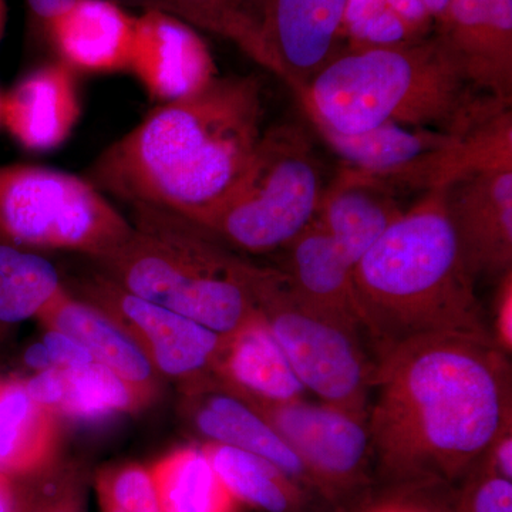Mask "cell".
<instances>
[{"mask_svg":"<svg viewBox=\"0 0 512 512\" xmlns=\"http://www.w3.org/2000/svg\"><path fill=\"white\" fill-rule=\"evenodd\" d=\"M468 271L500 281L512 272V158L478 165L441 188Z\"/></svg>","mask_w":512,"mask_h":512,"instance_id":"obj_12","label":"cell"},{"mask_svg":"<svg viewBox=\"0 0 512 512\" xmlns=\"http://www.w3.org/2000/svg\"><path fill=\"white\" fill-rule=\"evenodd\" d=\"M128 221L126 242L97 259L111 281L221 335L258 313L252 298L258 264L174 212L131 205Z\"/></svg>","mask_w":512,"mask_h":512,"instance_id":"obj_5","label":"cell"},{"mask_svg":"<svg viewBox=\"0 0 512 512\" xmlns=\"http://www.w3.org/2000/svg\"><path fill=\"white\" fill-rule=\"evenodd\" d=\"M387 3L417 37L433 19L421 0H387Z\"/></svg>","mask_w":512,"mask_h":512,"instance_id":"obj_35","label":"cell"},{"mask_svg":"<svg viewBox=\"0 0 512 512\" xmlns=\"http://www.w3.org/2000/svg\"><path fill=\"white\" fill-rule=\"evenodd\" d=\"M6 25V0H0V39L5 32Z\"/></svg>","mask_w":512,"mask_h":512,"instance_id":"obj_39","label":"cell"},{"mask_svg":"<svg viewBox=\"0 0 512 512\" xmlns=\"http://www.w3.org/2000/svg\"><path fill=\"white\" fill-rule=\"evenodd\" d=\"M284 249L285 264L281 271L296 293L316 308L360 329L353 266L318 222L313 221Z\"/></svg>","mask_w":512,"mask_h":512,"instance_id":"obj_23","label":"cell"},{"mask_svg":"<svg viewBox=\"0 0 512 512\" xmlns=\"http://www.w3.org/2000/svg\"><path fill=\"white\" fill-rule=\"evenodd\" d=\"M46 25L62 62L73 70L113 73L128 69L136 19L109 0H74Z\"/></svg>","mask_w":512,"mask_h":512,"instance_id":"obj_20","label":"cell"},{"mask_svg":"<svg viewBox=\"0 0 512 512\" xmlns=\"http://www.w3.org/2000/svg\"><path fill=\"white\" fill-rule=\"evenodd\" d=\"M16 498H18L16 480L0 474V512L15 511Z\"/></svg>","mask_w":512,"mask_h":512,"instance_id":"obj_37","label":"cell"},{"mask_svg":"<svg viewBox=\"0 0 512 512\" xmlns=\"http://www.w3.org/2000/svg\"><path fill=\"white\" fill-rule=\"evenodd\" d=\"M343 30L357 46H394L423 39L414 35L387 0H349Z\"/></svg>","mask_w":512,"mask_h":512,"instance_id":"obj_30","label":"cell"},{"mask_svg":"<svg viewBox=\"0 0 512 512\" xmlns=\"http://www.w3.org/2000/svg\"><path fill=\"white\" fill-rule=\"evenodd\" d=\"M16 483L18 498L13 512H86L87 471L80 464L59 460Z\"/></svg>","mask_w":512,"mask_h":512,"instance_id":"obj_27","label":"cell"},{"mask_svg":"<svg viewBox=\"0 0 512 512\" xmlns=\"http://www.w3.org/2000/svg\"><path fill=\"white\" fill-rule=\"evenodd\" d=\"M426 6L427 10L431 15V18L436 19L437 22L441 18H443L444 13H446L448 0H421Z\"/></svg>","mask_w":512,"mask_h":512,"instance_id":"obj_38","label":"cell"},{"mask_svg":"<svg viewBox=\"0 0 512 512\" xmlns=\"http://www.w3.org/2000/svg\"><path fill=\"white\" fill-rule=\"evenodd\" d=\"M40 346L45 352L49 367H77L96 362L76 340L55 330H49Z\"/></svg>","mask_w":512,"mask_h":512,"instance_id":"obj_32","label":"cell"},{"mask_svg":"<svg viewBox=\"0 0 512 512\" xmlns=\"http://www.w3.org/2000/svg\"><path fill=\"white\" fill-rule=\"evenodd\" d=\"M127 70L160 104L190 96L217 76L207 47L190 25L156 8L136 19Z\"/></svg>","mask_w":512,"mask_h":512,"instance_id":"obj_14","label":"cell"},{"mask_svg":"<svg viewBox=\"0 0 512 512\" xmlns=\"http://www.w3.org/2000/svg\"><path fill=\"white\" fill-rule=\"evenodd\" d=\"M79 288L83 301L106 313L136 342L158 375L183 387L212 377L227 335L127 292L103 272L87 276Z\"/></svg>","mask_w":512,"mask_h":512,"instance_id":"obj_9","label":"cell"},{"mask_svg":"<svg viewBox=\"0 0 512 512\" xmlns=\"http://www.w3.org/2000/svg\"><path fill=\"white\" fill-rule=\"evenodd\" d=\"M375 512H421V511L410 510V508H404V507H386V508H380V510H377Z\"/></svg>","mask_w":512,"mask_h":512,"instance_id":"obj_40","label":"cell"},{"mask_svg":"<svg viewBox=\"0 0 512 512\" xmlns=\"http://www.w3.org/2000/svg\"><path fill=\"white\" fill-rule=\"evenodd\" d=\"M258 0H154L151 8L164 10L187 25L210 30L241 45Z\"/></svg>","mask_w":512,"mask_h":512,"instance_id":"obj_28","label":"cell"},{"mask_svg":"<svg viewBox=\"0 0 512 512\" xmlns=\"http://www.w3.org/2000/svg\"><path fill=\"white\" fill-rule=\"evenodd\" d=\"M64 289L55 266L42 256L0 244V320L37 318Z\"/></svg>","mask_w":512,"mask_h":512,"instance_id":"obj_26","label":"cell"},{"mask_svg":"<svg viewBox=\"0 0 512 512\" xmlns=\"http://www.w3.org/2000/svg\"><path fill=\"white\" fill-rule=\"evenodd\" d=\"M80 116L76 76L63 62L40 67L3 94L2 126L26 150L50 151L62 146Z\"/></svg>","mask_w":512,"mask_h":512,"instance_id":"obj_15","label":"cell"},{"mask_svg":"<svg viewBox=\"0 0 512 512\" xmlns=\"http://www.w3.org/2000/svg\"><path fill=\"white\" fill-rule=\"evenodd\" d=\"M403 212L396 191L343 165L323 190L315 221L355 268Z\"/></svg>","mask_w":512,"mask_h":512,"instance_id":"obj_17","label":"cell"},{"mask_svg":"<svg viewBox=\"0 0 512 512\" xmlns=\"http://www.w3.org/2000/svg\"><path fill=\"white\" fill-rule=\"evenodd\" d=\"M353 293L376 357L427 336L494 339L441 188L424 192L357 262Z\"/></svg>","mask_w":512,"mask_h":512,"instance_id":"obj_3","label":"cell"},{"mask_svg":"<svg viewBox=\"0 0 512 512\" xmlns=\"http://www.w3.org/2000/svg\"><path fill=\"white\" fill-rule=\"evenodd\" d=\"M485 456L490 461V473L512 480V427L498 436Z\"/></svg>","mask_w":512,"mask_h":512,"instance_id":"obj_34","label":"cell"},{"mask_svg":"<svg viewBox=\"0 0 512 512\" xmlns=\"http://www.w3.org/2000/svg\"><path fill=\"white\" fill-rule=\"evenodd\" d=\"M471 512H512L511 481L488 473L474 490Z\"/></svg>","mask_w":512,"mask_h":512,"instance_id":"obj_31","label":"cell"},{"mask_svg":"<svg viewBox=\"0 0 512 512\" xmlns=\"http://www.w3.org/2000/svg\"><path fill=\"white\" fill-rule=\"evenodd\" d=\"M242 402L281 434L301 458L312 487L326 497L336 500L340 495L352 493L365 481L372 454L367 417L305 399L282 403Z\"/></svg>","mask_w":512,"mask_h":512,"instance_id":"obj_10","label":"cell"},{"mask_svg":"<svg viewBox=\"0 0 512 512\" xmlns=\"http://www.w3.org/2000/svg\"><path fill=\"white\" fill-rule=\"evenodd\" d=\"M26 2L33 15L47 23L69 8L74 0H26Z\"/></svg>","mask_w":512,"mask_h":512,"instance_id":"obj_36","label":"cell"},{"mask_svg":"<svg viewBox=\"0 0 512 512\" xmlns=\"http://www.w3.org/2000/svg\"><path fill=\"white\" fill-rule=\"evenodd\" d=\"M500 288L495 301V330L493 338L498 348L512 352V272L498 281Z\"/></svg>","mask_w":512,"mask_h":512,"instance_id":"obj_33","label":"cell"},{"mask_svg":"<svg viewBox=\"0 0 512 512\" xmlns=\"http://www.w3.org/2000/svg\"><path fill=\"white\" fill-rule=\"evenodd\" d=\"M59 417L36 402L25 380L0 377V474L22 480L60 460Z\"/></svg>","mask_w":512,"mask_h":512,"instance_id":"obj_22","label":"cell"},{"mask_svg":"<svg viewBox=\"0 0 512 512\" xmlns=\"http://www.w3.org/2000/svg\"><path fill=\"white\" fill-rule=\"evenodd\" d=\"M264 92L255 76H215L160 104L114 141L89 171L101 192L200 224L238 183L264 134Z\"/></svg>","mask_w":512,"mask_h":512,"instance_id":"obj_2","label":"cell"},{"mask_svg":"<svg viewBox=\"0 0 512 512\" xmlns=\"http://www.w3.org/2000/svg\"><path fill=\"white\" fill-rule=\"evenodd\" d=\"M130 234L128 218L86 178L0 165V238L10 244L80 252L97 261Z\"/></svg>","mask_w":512,"mask_h":512,"instance_id":"obj_8","label":"cell"},{"mask_svg":"<svg viewBox=\"0 0 512 512\" xmlns=\"http://www.w3.org/2000/svg\"><path fill=\"white\" fill-rule=\"evenodd\" d=\"M296 97L313 127L345 136L383 124L464 133L503 103L471 86L437 36L336 53Z\"/></svg>","mask_w":512,"mask_h":512,"instance_id":"obj_4","label":"cell"},{"mask_svg":"<svg viewBox=\"0 0 512 512\" xmlns=\"http://www.w3.org/2000/svg\"><path fill=\"white\" fill-rule=\"evenodd\" d=\"M212 377L242 400L291 402L303 399L306 392L259 312L227 335Z\"/></svg>","mask_w":512,"mask_h":512,"instance_id":"obj_18","label":"cell"},{"mask_svg":"<svg viewBox=\"0 0 512 512\" xmlns=\"http://www.w3.org/2000/svg\"><path fill=\"white\" fill-rule=\"evenodd\" d=\"M323 190L308 134L296 124L266 128L238 183L197 225L231 247L269 254L315 221Z\"/></svg>","mask_w":512,"mask_h":512,"instance_id":"obj_6","label":"cell"},{"mask_svg":"<svg viewBox=\"0 0 512 512\" xmlns=\"http://www.w3.org/2000/svg\"><path fill=\"white\" fill-rule=\"evenodd\" d=\"M47 330L64 333L82 345L97 363L116 373L151 400L160 394L161 376L136 342L106 313L63 289L37 315Z\"/></svg>","mask_w":512,"mask_h":512,"instance_id":"obj_19","label":"cell"},{"mask_svg":"<svg viewBox=\"0 0 512 512\" xmlns=\"http://www.w3.org/2000/svg\"><path fill=\"white\" fill-rule=\"evenodd\" d=\"M37 403L57 417L97 421L134 413L153 400L100 363L77 367H49L25 380Z\"/></svg>","mask_w":512,"mask_h":512,"instance_id":"obj_21","label":"cell"},{"mask_svg":"<svg viewBox=\"0 0 512 512\" xmlns=\"http://www.w3.org/2000/svg\"><path fill=\"white\" fill-rule=\"evenodd\" d=\"M184 399L192 424L212 443L265 458L296 483L311 484L301 458L281 434L251 406L221 389L214 377L184 387Z\"/></svg>","mask_w":512,"mask_h":512,"instance_id":"obj_16","label":"cell"},{"mask_svg":"<svg viewBox=\"0 0 512 512\" xmlns=\"http://www.w3.org/2000/svg\"><path fill=\"white\" fill-rule=\"evenodd\" d=\"M94 487L101 512H161L150 471L140 464L101 468Z\"/></svg>","mask_w":512,"mask_h":512,"instance_id":"obj_29","label":"cell"},{"mask_svg":"<svg viewBox=\"0 0 512 512\" xmlns=\"http://www.w3.org/2000/svg\"><path fill=\"white\" fill-rule=\"evenodd\" d=\"M471 86L512 101V0H448L437 32Z\"/></svg>","mask_w":512,"mask_h":512,"instance_id":"obj_13","label":"cell"},{"mask_svg":"<svg viewBox=\"0 0 512 512\" xmlns=\"http://www.w3.org/2000/svg\"><path fill=\"white\" fill-rule=\"evenodd\" d=\"M252 298L305 389L322 403L367 417L376 366L360 329L306 302L281 269L259 266Z\"/></svg>","mask_w":512,"mask_h":512,"instance_id":"obj_7","label":"cell"},{"mask_svg":"<svg viewBox=\"0 0 512 512\" xmlns=\"http://www.w3.org/2000/svg\"><path fill=\"white\" fill-rule=\"evenodd\" d=\"M202 450L239 503L264 512L301 511L303 498L299 483L265 458L212 441L202 446Z\"/></svg>","mask_w":512,"mask_h":512,"instance_id":"obj_25","label":"cell"},{"mask_svg":"<svg viewBox=\"0 0 512 512\" xmlns=\"http://www.w3.org/2000/svg\"><path fill=\"white\" fill-rule=\"evenodd\" d=\"M349 0H259L241 49L295 96L336 55Z\"/></svg>","mask_w":512,"mask_h":512,"instance_id":"obj_11","label":"cell"},{"mask_svg":"<svg viewBox=\"0 0 512 512\" xmlns=\"http://www.w3.org/2000/svg\"><path fill=\"white\" fill-rule=\"evenodd\" d=\"M161 512H238L239 501L202 447H181L148 467Z\"/></svg>","mask_w":512,"mask_h":512,"instance_id":"obj_24","label":"cell"},{"mask_svg":"<svg viewBox=\"0 0 512 512\" xmlns=\"http://www.w3.org/2000/svg\"><path fill=\"white\" fill-rule=\"evenodd\" d=\"M2 99H3V94L0 93V126H2Z\"/></svg>","mask_w":512,"mask_h":512,"instance_id":"obj_41","label":"cell"},{"mask_svg":"<svg viewBox=\"0 0 512 512\" xmlns=\"http://www.w3.org/2000/svg\"><path fill=\"white\" fill-rule=\"evenodd\" d=\"M375 366L367 429L389 476L456 477L512 427L511 366L494 339H413Z\"/></svg>","mask_w":512,"mask_h":512,"instance_id":"obj_1","label":"cell"}]
</instances>
